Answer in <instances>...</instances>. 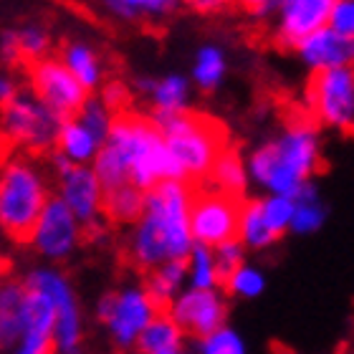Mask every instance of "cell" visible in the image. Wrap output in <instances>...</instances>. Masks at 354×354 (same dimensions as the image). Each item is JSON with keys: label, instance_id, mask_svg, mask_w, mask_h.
Listing matches in <instances>:
<instances>
[{"label": "cell", "instance_id": "cell-6", "mask_svg": "<svg viewBox=\"0 0 354 354\" xmlns=\"http://www.w3.org/2000/svg\"><path fill=\"white\" fill-rule=\"evenodd\" d=\"M23 286L41 291L53 304L56 324H53V354L82 352L84 339V319L82 306L76 299V291L71 286V279L61 268H33L28 276H23Z\"/></svg>", "mask_w": 354, "mask_h": 354}, {"label": "cell", "instance_id": "cell-37", "mask_svg": "<svg viewBox=\"0 0 354 354\" xmlns=\"http://www.w3.org/2000/svg\"><path fill=\"white\" fill-rule=\"evenodd\" d=\"M99 99H102L114 114H119V111H124L127 106H129V88H127V84H122V82H109L106 86H104Z\"/></svg>", "mask_w": 354, "mask_h": 354}, {"label": "cell", "instance_id": "cell-19", "mask_svg": "<svg viewBox=\"0 0 354 354\" xmlns=\"http://www.w3.org/2000/svg\"><path fill=\"white\" fill-rule=\"evenodd\" d=\"M102 147V142L96 140L94 134L88 132L86 127L79 119H64L53 145V152H59L61 157H66L71 165H88L96 157Z\"/></svg>", "mask_w": 354, "mask_h": 354}, {"label": "cell", "instance_id": "cell-13", "mask_svg": "<svg viewBox=\"0 0 354 354\" xmlns=\"http://www.w3.org/2000/svg\"><path fill=\"white\" fill-rule=\"evenodd\" d=\"M26 68H28L30 79V94L36 96L38 102H44L61 119L76 117V111L82 109V104L88 99V91L68 74L59 59L46 56V59L28 64Z\"/></svg>", "mask_w": 354, "mask_h": 354}, {"label": "cell", "instance_id": "cell-43", "mask_svg": "<svg viewBox=\"0 0 354 354\" xmlns=\"http://www.w3.org/2000/svg\"><path fill=\"white\" fill-rule=\"evenodd\" d=\"M13 354H53V352H41V349H28V347H23V344H18V347L13 349Z\"/></svg>", "mask_w": 354, "mask_h": 354}, {"label": "cell", "instance_id": "cell-14", "mask_svg": "<svg viewBox=\"0 0 354 354\" xmlns=\"http://www.w3.org/2000/svg\"><path fill=\"white\" fill-rule=\"evenodd\" d=\"M165 311L180 326V332L190 334L198 342L223 329L228 317V306L221 291H198V288L180 291Z\"/></svg>", "mask_w": 354, "mask_h": 354}, {"label": "cell", "instance_id": "cell-34", "mask_svg": "<svg viewBox=\"0 0 354 354\" xmlns=\"http://www.w3.org/2000/svg\"><path fill=\"white\" fill-rule=\"evenodd\" d=\"M200 354H245V344L241 339V334L233 332L230 326H223L210 337L198 342Z\"/></svg>", "mask_w": 354, "mask_h": 354}, {"label": "cell", "instance_id": "cell-17", "mask_svg": "<svg viewBox=\"0 0 354 354\" xmlns=\"http://www.w3.org/2000/svg\"><path fill=\"white\" fill-rule=\"evenodd\" d=\"M23 283L8 276L0 283V354L13 352L23 334Z\"/></svg>", "mask_w": 354, "mask_h": 354}, {"label": "cell", "instance_id": "cell-30", "mask_svg": "<svg viewBox=\"0 0 354 354\" xmlns=\"http://www.w3.org/2000/svg\"><path fill=\"white\" fill-rule=\"evenodd\" d=\"M15 44H18L21 64L28 66L33 61H41L48 56L51 36H48V30L41 28V26H23V28L15 30Z\"/></svg>", "mask_w": 354, "mask_h": 354}, {"label": "cell", "instance_id": "cell-20", "mask_svg": "<svg viewBox=\"0 0 354 354\" xmlns=\"http://www.w3.org/2000/svg\"><path fill=\"white\" fill-rule=\"evenodd\" d=\"M203 185H207V187H213L218 192H225L230 198L243 200V192L248 187V175H245V162L243 157L238 155V149L233 147L223 149Z\"/></svg>", "mask_w": 354, "mask_h": 354}, {"label": "cell", "instance_id": "cell-38", "mask_svg": "<svg viewBox=\"0 0 354 354\" xmlns=\"http://www.w3.org/2000/svg\"><path fill=\"white\" fill-rule=\"evenodd\" d=\"M0 61L8 64V66H15L21 64V56H18V44H15V30H6L0 36Z\"/></svg>", "mask_w": 354, "mask_h": 354}, {"label": "cell", "instance_id": "cell-8", "mask_svg": "<svg viewBox=\"0 0 354 354\" xmlns=\"http://www.w3.org/2000/svg\"><path fill=\"white\" fill-rule=\"evenodd\" d=\"M157 314L160 309L142 286L117 288L96 301V319L106 326L114 347H119L122 352L134 349L140 334L147 329V324Z\"/></svg>", "mask_w": 354, "mask_h": 354}, {"label": "cell", "instance_id": "cell-27", "mask_svg": "<svg viewBox=\"0 0 354 354\" xmlns=\"http://www.w3.org/2000/svg\"><path fill=\"white\" fill-rule=\"evenodd\" d=\"M185 268H187L185 279L190 281V288H198V291H218L221 288V279H218V271H215L213 248L192 243L190 253L185 259Z\"/></svg>", "mask_w": 354, "mask_h": 354}, {"label": "cell", "instance_id": "cell-22", "mask_svg": "<svg viewBox=\"0 0 354 354\" xmlns=\"http://www.w3.org/2000/svg\"><path fill=\"white\" fill-rule=\"evenodd\" d=\"M61 64L66 66V71L74 76L76 82L82 84L86 91H94L104 79V68L102 61L96 56V51L91 46L79 44V41H71L61 48Z\"/></svg>", "mask_w": 354, "mask_h": 354}, {"label": "cell", "instance_id": "cell-31", "mask_svg": "<svg viewBox=\"0 0 354 354\" xmlns=\"http://www.w3.org/2000/svg\"><path fill=\"white\" fill-rule=\"evenodd\" d=\"M74 119H79L88 132L104 145V140H106V134H109V129H111V122H114V111H111L99 96H88L86 102L82 104V109L76 111Z\"/></svg>", "mask_w": 354, "mask_h": 354}, {"label": "cell", "instance_id": "cell-7", "mask_svg": "<svg viewBox=\"0 0 354 354\" xmlns=\"http://www.w3.org/2000/svg\"><path fill=\"white\" fill-rule=\"evenodd\" d=\"M190 203H192V185L177 183V180L160 183L157 187L145 192V207H142V213H147L165 233L170 261H185L192 248Z\"/></svg>", "mask_w": 354, "mask_h": 354}, {"label": "cell", "instance_id": "cell-1", "mask_svg": "<svg viewBox=\"0 0 354 354\" xmlns=\"http://www.w3.org/2000/svg\"><path fill=\"white\" fill-rule=\"evenodd\" d=\"M319 162L322 152H319L317 122L306 114L291 119L276 140L253 149L245 162V175L271 195L296 198V192L311 183L314 172L319 170Z\"/></svg>", "mask_w": 354, "mask_h": 354}, {"label": "cell", "instance_id": "cell-44", "mask_svg": "<svg viewBox=\"0 0 354 354\" xmlns=\"http://www.w3.org/2000/svg\"><path fill=\"white\" fill-rule=\"evenodd\" d=\"M165 354H185L183 349H177V352H165Z\"/></svg>", "mask_w": 354, "mask_h": 354}, {"label": "cell", "instance_id": "cell-41", "mask_svg": "<svg viewBox=\"0 0 354 354\" xmlns=\"http://www.w3.org/2000/svg\"><path fill=\"white\" fill-rule=\"evenodd\" d=\"M15 91H18V88H15V84L10 82V79H8L6 74H0V106L13 99Z\"/></svg>", "mask_w": 354, "mask_h": 354}, {"label": "cell", "instance_id": "cell-10", "mask_svg": "<svg viewBox=\"0 0 354 354\" xmlns=\"http://www.w3.org/2000/svg\"><path fill=\"white\" fill-rule=\"evenodd\" d=\"M311 119L337 132H352L354 127V71L352 66L317 71L309 79Z\"/></svg>", "mask_w": 354, "mask_h": 354}, {"label": "cell", "instance_id": "cell-45", "mask_svg": "<svg viewBox=\"0 0 354 354\" xmlns=\"http://www.w3.org/2000/svg\"><path fill=\"white\" fill-rule=\"evenodd\" d=\"M66 354H82V352H66Z\"/></svg>", "mask_w": 354, "mask_h": 354}, {"label": "cell", "instance_id": "cell-29", "mask_svg": "<svg viewBox=\"0 0 354 354\" xmlns=\"http://www.w3.org/2000/svg\"><path fill=\"white\" fill-rule=\"evenodd\" d=\"M180 0H106V6L114 15L124 21L137 18H167L177 8Z\"/></svg>", "mask_w": 354, "mask_h": 354}, {"label": "cell", "instance_id": "cell-36", "mask_svg": "<svg viewBox=\"0 0 354 354\" xmlns=\"http://www.w3.org/2000/svg\"><path fill=\"white\" fill-rule=\"evenodd\" d=\"M326 28L334 30L337 36L354 41V0H337L334 3Z\"/></svg>", "mask_w": 354, "mask_h": 354}, {"label": "cell", "instance_id": "cell-25", "mask_svg": "<svg viewBox=\"0 0 354 354\" xmlns=\"http://www.w3.org/2000/svg\"><path fill=\"white\" fill-rule=\"evenodd\" d=\"M236 238L241 241L243 248H253V251L271 248V245L279 241V236L266 225L263 213H261V200H243Z\"/></svg>", "mask_w": 354, "mask_h": 354}, {"label": "cell", "instance_id": "cell-24", "mask_svg": "<svg viewBox=\"0 0 354 354\" xmlns=\"http://www.w3.org/2000/svg\"><path fill=\"white\" fill-rule=\"evenodd\" d=\"M142 207H145V192L137 190L129 183L104 192V203H102L104 221L119 223V225H134V223L140 221Z\"/></svg>", "mask_w": 354, "mask_h": 354}, {"label": "cell", "instance_id": "cell-15", "mask_svg": "<svg viewBox=\"0 0 354 354\" xmlns=\"http://www.w3.org/2000/svg\"><path fill=\"white\" fill-rule=\"evenodd\" d=\"M337 0H279L276 41L283 48H294L301 38L324 28Z\"/></svg>", "mask_w": 354, "mask_h": 354}, {"label": "cell", "instance_id": "cell-35", "mask_svg": "<svg viewBox=\"0 0 354 354\" xmlns=\"http://www.w3.org/2000/svg\"><path fill=\"white\" fill-rule=\"evenodd\" d=\"M245 256V248L241 245V241H228V243L218 245V248H213V259H215V271H218V279H221V286L223 281L228 279L230 273L236 271L238 266H243Z\"/></svg>", "mask_w": 354, "mask_h": 354}, {"label": "cell", "instance_id": "cell-5", "mask_svg": "<svg viewBox=\"0 0 354 354\" xmlns=\"http://www.w3.org/2000/svg\"><path fill=\"white\" fill-rule=\"evenodd\" d=\"M61 122L64 119L53 114L44 102H38L30 91H15L13 99L3 104L0 111L3 137L30 157L53 152Z\"/></svg>", "mask_w": 354, "mask_h": 354}, {"label": "cell", "instance_id": "cell-3", "mask_svg": "<svg viewBox=\"0 0 354 354\" xmlns=\"http://www.w3.org/2000/svg\"><path fill=\"white\" fill-rule=\"evenodd\" d=\"M152 122L162 134L165 145L177 162L183 180L198 187L207 180L210 167L223 149L228 147V129L213 117L198 111H177V114H157L152 111Z\"/></svg>", "mask_w": 354, "mask_h": 354}, {"label": "cell", "instance_id": "cell-21", "mask_svg": "<svg viewBox=\"0 0 354 354\" xmlns=\"http://www.w3.org/2000/svg\"><path fill=\"white\" fill-rule=\"evenodd\" d=\"M185 276H187V268H185V261H165L162 266H157L155 271L147 273L145 279V291L152 299L157 309L165 311L172 304L180 291H183Z\"/></svg>", "mask_w": 354, "mask_h": 354}, {"label": "cell", "instance_id": "cell-2", "mask_svg": "<svg viewBox=\"0 0 354 354\" xmlns=\"http://www.w3.org/2000/svg\"><path fill=\"white\" fill-rule=\"evenodd\" d=\"M106 145L117 149V155L124 160L129 172V185L147 192L160 183H185L183 172L172 160L170 149L165 145L162 134L155 122L140 111L124 109L114 114L111 129L106 134Z\"/></svg>", "mask_w": 354, "mask_h": 354}, {"label": "cell", "instance_id": "cell-23", "mask_svg": "<svg viewBox=\"0 0 354 354\" xmlns=\"http://www.w3.org/2000/svg\"><path fill=\"white\" fill-rule=\"evenodd\" d=\"M183 337L180 326L170 319L167 311H160L147 329L140 334V339L134 344V352L140 354H165V352H177L183 349Z\"/></svg>", "mask_w": 354, "mask_h": 354}, {"label": "cell", "instance_id": "cell-9", "mask_svg": "<svg viewBox=\"0 0 354 354\" xmlns=\"http://www.w3.org/2000/svg\"><path fill=\"white\" fill-rule=\"evenodd\" d=\"M243 200L230 198L207 185L192 187L190 203V236L192 243L218 248V245L236 241L238 218H241Z\"/></svg>", "mask_w": 354, "mask_h": 354}, {"label": "cell", "instance_id": "cell-18", "mask_svg": "<svg viewBox=\"0 0 354 354\" xmlns=\"http://www.w3.org/2000/svg\"><path fill=\"white\" fill-rule=\"evenodd\" d=\"M137 88L142 94H149V102L157 114H177L187 109L190 99V82L185 76H165V79H140Z\"/></svg>", "mask_w": 354, "mask_h": 354}, {"label": "cell", "instance_id": "cell-4", "mask_svg": "<svg viewBox=\"0 0 354 354\" xmlns=\"http://www.w3.org/2000/svg\"><path fill=\"white\" fill-rule=\"evenodd\" d=\"M48 198V177L33 157L15 155L6 160L0 167V233L26 245Z\"/></svg>", "mask_w": 354, "mask_h": 354}, {"label": "cell", "instance_id": "cell-42", "mask_svg": "<svg viewBox=\"0 0 354 354\" xmlns=\"http://www.w3.org/2000/svg\"><path fill=\"white\" fill-rule=\"evenodd\" d=\"M10 276V261L6 259V256H0V283Z\"/></svg>", "mask_w": 354, "mask_h": 354}, {"label": "cell", "instance_id": "cell-26", "mask_svg": "<svg viewBox=\"0 0 354 354\" xmlns=\"http://www.w3.org/2000/svg\"><path fill=\"white\" fill-rule=\"evenodd\" d=\"M326 221V207L319 198V187L314 183H306L301 190L296 192L294 198V215H291V225L288 230H294L299 236L314 233L324 225Z\"/></svg>", "mask_w": 354, "mask_h": 354}, {"label": "cell", "instance_id": "cell-28", "mask_svg": "<svg viewBox=\"0 0 354 354\" xmlns=\"http://www.w3.org/2000/svg\"><path fill=\"white\" fill-rule=\"evenodd\" d=\"M225 74V56L218 46H203L198 51L195 66H192V82L198 84L203 91H213L223 82Z\"/></svg>", "mask_w": 354, "mask_h": 354}, {"label": "cell", "instance_id": "cell-16", "mask_svg": "<svg viewBox=\"0 0 354 354\" xmlns=\"http://www.w3.org/2000/svg\"><path fill=\"white\" fill-rule=\"evenodd\" d=\"M294 48L299 51L301 61L314 74L317 71H329V68L352 66V59H354V41L337 36L326 26L309 33L306 38H301Z\"/></svg>", "mask_w": 354, "mask_h": 354}, {"label": "cell", "instance_id": "cell-32", "mask_svg": "<svg viewBox=\"0 0 354 354\" xmlns=\"http://www.w3.org/2000/svg\"><path fill=\"white\" fill-rule=\"evenodd\" d=\"M223 288H228V294L233 296H243V299H256V296L263 294L266 279L263 273L256 268V266H238L236 271L230 273L228 279L223 281Z\"/></svg>", "mask_w": 354, "mask_h": 354}, {"label": "cell", "instance_id": "cell-40", "mask_svg": "<svg viewBox=\"0 0 354 354\" xmlns=\"http://www.w3.org/2000/svg\"><path fill=\"white\" fill-rule=\"evenodd\" d=\"M185 6L192 8L195 13H221L230 6V0H183Z\"/></svg>", "mask_w": 354, "mask_h": 354}, {"label": "cell", "instance_id": "cell-11", "mask_svg": "<svg viewBox=\"0 0 354 354\" xmlns=\"http://www.w3.org/2000/svg\"><path fill=\"white\" fill-rule=\"evenodd\" d=\"M51 170L56 175V198L71 210L82 228L104 221V190L88 165H71L59 152H51Z\"/></svg>", "mask_w": 354, "mask_h": 354}, {"label": "cell", "instance_id": "cell-12", "mask_svg": "<svg viewBox=\"0 0 354 354\" xmlns=\"http://www.w3.org/2000/svg\"><path fill=\"white\" fill-rule=\"evenodd\" d=\"M84 241V228L82 223L76 221L71 210L61 203L56 195L48 198L44 205L41 215H38L33 233L28 238V245L38 256H44L46 261L61 263V261L71 259L79 245Z\"/></svg>", "mask_w": 354, "mask_h": 354}, {"label": "cell", "instance_id": "cell-39", "mask_svg": "<svg viewBox=\"0 0 354 354\" xmlns=\"http://www.w3.org/2000/svg\"><path fill=\"white\" fill-rule=\"evenodd\" d=\"M230 3H236L241 10L251 15H268L279 6V0H230Z\"/></svg>", "mask_w": 354, "mask_h": 354}, {"label": "cell", "instance_id": "cell-33", "mask_svg": "<svg viewBox=\"0 0 354 354\" xmlns=\"http://www.w3.org/2000/svg\"><path fill=\"white\" fill-rule=\"evenodd\" d=\"M261 213H263L266 225L276 233L283 236L291 225V215H294V198H283V195H268L261 200Z\"/></svg>", "mask_w": 354, "mask_h": 354}]
</instances>
